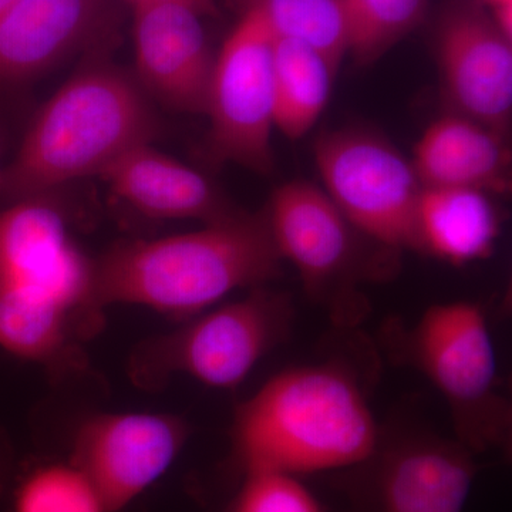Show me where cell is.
<instances>
[{
    "label": "cell",
    "instance_id": "obj_1",
    "mask_svg": "<svg viewBox=\"0 0 512 512\" xmlns=\"http://www.w3.org/2000/svg\"><path fill=\"white\" fill-rule=\"evenodd\" d=\"M282 264L266 211H237L198 231L114 245L93 261L92 305L99 313L130 303L192 318L229 293L264 286Z\"/></svg>",
    "mask_w": 512,
    "mask_h": 512
},
{
    "label": "cell",
    "instance_id": "obj_2",
    "mask_svg": "<svg viewBox=\"0 0 512 512\" xmlns=\"http://www.w3.org/2000/svg\"><path fill=\"white\" fill-rule=\"evenodd\" d=\"M87 56L36 114L2 170L0 195L28 200L77 178L100 177L127 151L160 136V117L134 74L106 50Z\"/></svg>",
    "mask_w": 512,
    "mask_h": 512
},
{
    "label": "cell",
    "instance_id": "obj_3",
    "mask_svg": "<svg viewBox=\"0 0 512 512\" xmlns=\"http://www.w3.org/2000/svg\"><path fill=\"white\" fill-rule=\"evenodd\" d=\"M382 439L365 393L345 369L285 370L237 410L235 460L245 473L299 474L367 463Z\"/></svg>",
    "mask_w": 512,
    "mask_h": 512
},
{
    "label": "cell",
    "instance_id": "obj_4",
    "mask_svg": "<svg viewBox=\"0 0 512 512\" xmlns=\"http://www.w3.org/2000/svg\"><path fill=\"white\" fill-rule=\"evenodd\" d=\"M399 352L446 400L457 439L474 454L507 450L511 410L500 390L487 318L474 303L431 306L404 329Z\"/></svg>",
    "mask_w": 512,
    "mask_h": 512
},
{
    "label": "cell",
    "instance_id": "obj_5",
    "mask_svg": "<svg viewBox=\"0 0 512 512\" xmlns=\"http://www.w3.org/2000/svg\"><path fill=\"white\" fill-rule=\"evenodd\" d=\"M289 298L264 286L247 298L198 313L173 332L138 345L130 376L141 389H156L174 375L214 389H235L291 332Z\"/></svg>",
    "mask_w": 512,
    "mask_h": 512
},
{
    "label": "cell",
    "instance_id": "obj_6",
    "mask_svg": "<svg viewBox=\"0 0 512 512\" xmlns=\"http://www.w3.org/2000/svg\"><path fill=\"white\" fill-rule=\"evenodd\" d=\"M92 268L49 202L28 198L0 214V313L92 333Z\"/></svg>",
    "mask_w": 512,
    "mask_h": 512
},
{
    "label": "cell",
    "instance_id": "obj_7",
    "mask_svg": "<svg viewBox=\"0 0 512 512\" xmlns=\"http://www.w3.org/2000/svg\"><path fill=\"white\" fill-rule=\"evenodd\" d=\"M323 190L367 239L387 249H420L424 187L412 161L366 128H340L316 140Z\"/></svg>",
    "mask_w": 512,
    "mask_h": 512
},
{
    "label": "cell",
    "instance_id": "obj_8",
    "mask_svg": "<svg viewBox=\"0 0 512 512\" xmlns=\"http://www.w3.org/2000/svg\"><path fill=\"white\" fill-rule=\"evenodd\" d=\"M274 39L258 12L245 9L215 56L205 113V160L237 164L258 174L274 168Z\"/></svg>",
    "mask_w": 512,
    "mask_h": 512
},
{
    "label": "cell",
    "instance_id": "obj_9",
    "mask_svg": "<svg viewBox=\"0 0 512 512\" xmlns=\"http://www.w3.org/2000/svg\"><path fill=\"white\" fill-rule=\"evenodd\" d=\"M265 211L282 261L295 266L312 298L338 322L359 319L363 308L353 272L362 234L332 198L318 185L291 181L274 192Z\"/></svg>",
    "mask_w": 512,
    "mask_h": 512
},
{
    "label": "cell",
    "instance_id": "obj_10",
    "mask_svg": "<svg viewBox=\"0 0 512 512\" xmlns=\"http://www.w3.org/2000/svg\"><path fill=\"white\" fill-rule=\"evenodd\" d=\"M187 423L164 413H103L80 424L72 463L117 512L170 470L187 443Z\"/></svg>",
    "mask_w": 512,
    "mask_h": 512
},
{
    "label": "cell",
    "instance_id": "obj_11",
    "mask_svg": "<svg viewBox=\"0 0 512 512\" xmlns=\"http://www.w3.org/2000/svg\"><path fill=\"white\" fill-rule=\"evenodd\" d=\"M437 55L454 113L505 134L512 109V45L478 6H453L441 20Z\"/></svg>",
    "mask_w": 512,
    "mask_h": 512
},
{
    "label": "cell",
    "instance_id": "obj_12",
    "mask_svg": "<svg viewBox=\"0 0 512 512\" xmlns=\"http://www.w3.org/2000/svg\"><path fill=\"white\" fill-rule=\"evenodd\" d=\"M133 10V74L141 89L168 109L204 114L215 56L200 13L175 2Z\"/></svg>",
    "mask_w": 512,
    "mask_h": 512
},
{
    "label": "cell",
    "instance_id": "obj_13",
    "mask_svg": "<svg viewBox=\"0 0 512 512\" xmlns=\"http://www.w3.org/2000/svg\"><path fill=\"white\" fill-rule=\"evenodd\" d=\"M458 440L409 437L379 446L372 463V512H463L480 466Z\"/></svg>",
    "mask_w": 512,
    "mask_h": 512
},
{
    "label": "cell",
    "instance_id": "obj_14",
    "mask_svg": "<svg viewBox=\"0 0 512 512\" xmlns=\"http://www.w3.org/2000/svg\"><path fill=\"white\" fill-rule=\"evenodd\" d=\"M107 0H18L0 18V84H23L80 50H106Z\"/></svg>",
    "mask_w": 512,
    "mask_h": 512
},
{
    "label": "cell",
    "instance_id": "obj_15",
    "mask_svg": "<svg viewBox=\"0 0 512 512\" xmlns=\"http://www.w3.org/2000/svg\"><path fill=\"white\" fill-rule=\"evenodd\" d=\"M100 177L117 198L151 220L211 224L239 211L207 175L165 156L153 143L127 151Z\"/></svg>",
    "mask_w": 512,
    "mask_h": 512
},
{
    "label": "cell",
    "instance_id": "obj_16",
    "mask_svg": "<svg viewBox=\"0 0 512 512\" xmlns=\"http://www.w3.org/2000/svg\"><path fill=\"white\" fill-rule=\"evenodd\" d=\"M504 137L453 111L426 128L410 161L424 188L505 190L510 156Z\"/></svg>",
    "mask_w": 512,
    "mask_h": 512
},
{
    "label": "cell",
    "instance_id": "obj_17",
    "mask_svg": "<svg viewBox=\"0 0 512 512\" xmlns=\"http://www.w3.org/2000/svg\"><path fill=\"white\" fill-rule=\"evenodd\" d=\"M500 220L487 192L424 188L419 205L420 249L464 265L493 254Z\"/></svg>",
    "mask_w": 512,
    "mask_h": 512
},
{
    "label": "cell",
    "instance_id": "obj_18",
    "mask_svg": "<svg viewBox=\"0 0 512 512\" xmlns=\"http://www.w3.org/2000/svg\"><path fill=\"white\" fill-rule=\"evenodd\" d=\"M335 77V70L315 47L275 36V128L291 140L306 136L328 104Z\"/></svg>",
    "mask_w": 512,
    "mask_h": 512
},
{
    "label": "cell",
    "instance_id": "obj_19",
    "mask_svg": "<svg viewBox=\"0 0 512 512\" xmlns=\"http://www.w3.org/2000/svg\"><path fill=\"white\" fill-rule=\"evenodd\" d=\"M275 36L291 37L319 50L338 73L349 56L348 32L336 0H242Z\"/></svg>",
    "mask_w": 512,
    "mask_h": 512
},
{
    "label": "cell",
    "instance_id": "obj_20",
    "mask_svg": "<svg viewBox=\"0 0 512 512\" xmlns=\"http://www.w3.org/2000/svg\"><path fill=\"white\" fill-rule=\"evenodd\" d=\"M346 32L349 56L357 63L380 59L423 19L427 0H336Z\"/></svg>",
    "mask_w": 512,
    "mask_h": 512
},
{
    "label": "cell",
    "instance_id": "obj_21",
    "mask_svg": "<svg viewBox=\"0 0 512 512\" xmlns=\"http://www.w3.org/2000/svg\"><path fill=\"white\" fill-rule=\"evenodd\" d=\"M13 512H109L99 490L79 467L49 464L20 484Z\"/></svg>",
    "mask_w": 512,
    "mask_h": 512
},
{
    "label": "cell",
    "instance_id": "obj_22",
    "mask_svg": "<svg viewBox=\"0 0 512 512\" xmlns=\"http://www.w3.org/2000/svg\"><path fill=\"white\" fill-rule=\"evenodd\" d=\"M229 512H323L319 501L292 474L252 471L244 474Z\"/></svg>",
    "mask_w": 512,
    "mask_h": 512
},
{
    "label": "cell",
    "instance_id": "obj_23",
    "mask_svg": "<svg viewBox=\"0 0 512 512\" xmlns=\"http://www.w3.org/2000/svg\"><path fill=\"white\" fill-rule=\"evenodd\" d=\"M131 8L137 9L141 6L153 5V3L160 2H175L183 3V5L190 6V8L197 10L201 16H212L217 13V2L215 0H123Z\"/></svg>",
    "mask_w": 512,
    "mask_h": 512
},
{
    "label": "cell",
    "instance_id": "obj_24",
    "mask_svg": "<svg viewBox=\"0 0 512 512\" xmlns=\"http://www.w3.org/2000/svg\"><path fill=\"white\" fill-rule=\"evenodd\" d=\"M483 5L490 6V9H497L500 6L512 5V0H480Z\"/></svg>",
    "mask_w": 512,
    "mask_h": 512
},
{
    "label": "cell",
    "instance_id": "obj_25",
    "mask_svg": "<svg viewBox=\"0 0 512 512\" xmlns=\"http://www.w3.org/2000/svg\"><path fill=\"white\" fill-rule=\"evenodd\" d=\"M16 2H18V0H0V18L6 15V13L15 6Z\"/></svg>",
    "mask_w": 512,
    "mask_h": 512
},
{
    "label": "cell",
    "instance_id": "obj_26",
    "mask_svg": "<svg viewBox=\"0 0 512 512\" xmlns=\"http://www.w3.org/2000/svg\"><path fill=\"white\" fill-rule=\"evenodd\" d=\"M2 170H3V168L0 167V177H2Z\"/></svg>",
    "mask_w": 512,
    "mask_h": 512
}]
</instances>
